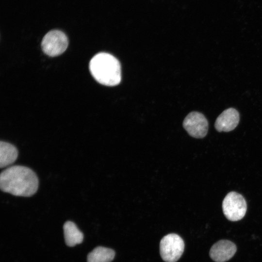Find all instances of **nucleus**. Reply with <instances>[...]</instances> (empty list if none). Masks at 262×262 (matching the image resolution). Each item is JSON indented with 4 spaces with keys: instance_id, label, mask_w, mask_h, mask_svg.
<instances>
[{
    "instance_id": "obj_1",
    "label": "nucleus",
    "mask_w": 262,
    "mask_h": 262,
    "mask_svg": "<svg viewBox=\"0 0 262 262\" xmlns=\"http://www.w3.org/2000/svg\"><path fill=\"white\" fill-rule=\"evenodd\" d=\"M38 184V179L35 172L24 166H10L0 173L1 190L14 196H31L37 191Z\"/></svg>"
},
{
    "instance_id": "obj_2",
    "label": "nucleus",
    "mask_w": 262,
    "mask_h": 262,
    "mask_svg": "<svg viewBox=\"0 0 262 262\" xmlns=\"http://www.w3.org/2000/svg\"><path fill=\"white\" fill-rule=\"evenodd\" d=\"M89 69L94 78L101 84L115 86L121 81L120 63L109 53L100 52L93 56L89 63Z\"/></svg>"
},
{
    "instance_id": "obj_3",
    "label": "nucleus",
    "mask_w": 262,
    "mask_h": 262,
    "mask_svg": "<svg viewBox=\"0 0 262 262\" xmlns=\"http://www.w3.org/2000/svg\"><path fill=\"white\" fill-rule=\"evenodd\" d=\"M222 210L225 216L229 221H237L245 215L247 204L243 196L234 191L229 192L222 202Z\"/></svg>"
},
{
    "instance_id": "obj_4",
    "label": "nucleus",
    "mask_w": 262,
    "mask_h": 262,
    "mask_svg": "<svg viewBox=\"0 0 262 262\" xmlns=\"http://www.w3.org/2000/svg\"><path fill=\"white\" fill-rule=\"evenodd\" d=\"M182 238L175 233L164 236L160 243V253L165 262H176L182 256L184 249Z\"/></svg>"
},
{
    "instance_id": "obj_5",
    "label": "nucleus",
    "mask_w": 262,
    "mask_h": 262,
    "mask_svg": "<svg viewBox=\"0 0 262 262\" xmlns=\"http://www.w3.org/2000/svg\"><path fill=\"white\" fill-rule=\"evenodd\" d=\"M68 41L66 35L59 30H51L44 36L41 47L47 55L53 57L63 53L68 46Z\"/></svg>"
},
{
    "instance_id": "obj_6",
    "label": "nucleus",
    "mask_w": 262,
    "mask_h": 262,
    "mask_svg": "<svg viewBox=\"0 0 262 262\" xmlns=\"http://www.w3.org/2000/svg\"><path fill=\"white\" fill-rule=\"evenodd\" d=\"M183 127L188 133L196 138H202L207 134L208 121L205 116L198 112H192L184 118Z\"/></svg>"
},
{
    "instance_id": "obj_7",
    "label": "nucleus",
    "mask_w": 262,
    "mask_h": 262,
    "mask_svg": "<svg viewBox=\"0 0 262 262\" xmlns=\"http://www.w3.org/2000/svg\"><path fill=\"white\" fill-rule=\"evenodd\" d=\"M237 250L235 244L228 240H221L211 247L209 255L215 262H225L230 260Z\"/></svg>"
},
{
    "instance_id": "obj_8",
    "label": "nucleus",
    "mask_w": 262,
    "mask_h": 262,
    "mask_svg": "<svg viewBox=\"0 0 262 262\" xmlns=\"http://www.w3.org/2000/svg\"><path fill=\"white\" fill-rule=\"evenodd\" d=\"M240 115L233 108L225 110L216 118L214 127L219 132H229L233 130L238 125Z\"/></svg>"
},
{
    "instance_id": "obj_9",
    "label": "nucleus",
    "mask_w": 262,
    "mask_h": 262,
    "mask_svg": "<svg viewBox=\"0 0 262 262\" xmlns=\"http://www.w3.org/2000/svg\"><path fill=\"white\" fill-rule=\"evenodd\" d=\"M66 244L69 246H73L81 244L83 239V233L73 222L68 221L63 226Z\"/></svg>"
},
{
    "instance_id": "obj_10",
    "label": "nucleus",
    "mask_w": 262,
    "mask_h": 262,
    "mask_svg": "<svg viewBox=\"0 0 262 262\" xmlns=\"http://www.w3.org/2000/svg\"><path fill=\"white\" fill-rule=\"evenodd\" d=\"M18 156V150L13 145L0 142V167L3 168L13 164Z\"/></svg>"
},
{
    "instance_id": "obj_11",
    "label": "nucleus",
    "mask_w": 262,
    "mask_h": 262,
    "mask_svg": "<svg viewBox=\"0 0 262 262\" xmlns=\"http://www.w3.org/2000/svg\"><path fill=\"white\" fill-rule=\"evenodd\" d=\"M112 249L98 246L90 252L87 257V262H111L115 256Z\"/></svg>"
}]
</instances>
